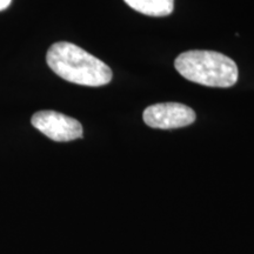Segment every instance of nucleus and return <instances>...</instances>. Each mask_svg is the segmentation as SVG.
Listing matches in <instances>:
<instances>
[{"instance_id":"obj_1","label":"nucleus","mask_w":254,"mask_h":254,"mask_svg":"<svg viewBox=\"0 0 254 254\" xmlns=\"http://www.w3.org/2000/svg\"><path fill=\"white\" fill-rule=\"evenodd\" d=\"M46 62L64 80L82 86H104L113 77L112 69L104 62L67 41L53 44L47 51Z\"/></svg>"},{"instance_id":"obj_2","label":"nucleus","mask_w":254,"mask_h":254,"mask_svg":"<svg viewBox=\"0 0 254 254\" xmlns=\"http://www.w3.org/2000/svg\"><path fill=\"white\" fill-rule=\"evenodd\" d=\"M174 67L187 80L209 87H231L239 77L237 64L214 51H187L177 57Z\"/></svg>"},{"instance_id":"obj_3","label":"nucleus","mask_w":254,"mask_h":254,"mask_svg":"<svg viewBox=\"0 0 254 254\" xmlns=\"http://www.w3.org/2000/svg\"><path fill=\"white\" fill-rule=\"evenodd\" d=\"M31 123L51 140L65 142L82 136V126L77 119L56 111H39L33 114Z\"/></svg>"},{"instance_id":"obj_4","label":"nucleus","mask_w":254,"mask_h":254,"mask_svg":"<svg viewBox=\"0 0 254 254\" xmlns=\"http://www.w3.org/2000/svg\"><path fill=\"white\" fill-rule=\"evenodd\" d=\"M147 126L160 129L180 128L195 122V112L180 103H161L148 106L142 113Z\"/></svg>"},{"instance_id":"obj_5","label":"nucleus","mask_w":254,"mask_h":254,"mask_svg":"<svg viewBox=\"0 0 254 254\" xmlns=\"http://www.w3.org/2000/svg\"><path fill=\"white\" fill-rule=\"evenodd\" d=\"M129 7L150 17H166L174 9V0H124Z\"/></svg>"},{"instance_id":"obj_6","label":"nucleus","mask_w":254,"mask_h":254,"mask_svg":"<svg viewBox=\"0 0 254 254\" xmlns=\"http://www.w3.org/2000/svg\"><path fill=\"white\" fill-rule=\"evenodd\" d=\"M11 2H12V0H0V12L7 8L8 6L11 5Z\"/></svg>"}]
</instances>
